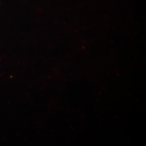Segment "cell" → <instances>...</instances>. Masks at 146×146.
<instances>
[]
</instances>
